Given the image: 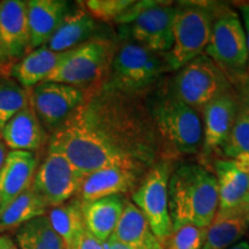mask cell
Returning a JSON list of instances; mask_svg holds the SVG:
<instances>
[{
    "label": "cell",
    "mask_w": 249,
    "mask_h": 249,
    "mask_svg": "<svg viewBox=\"0 0 249 249\" xmlns=\"http://www.w3.org/2000/svg\"><path fill=\"white\" fill-rule=\"evenodd\" d=\"M141 96L105 83L87 90L75 111L52 132L49 148L61 152L85 176L108 167L145 176L164 157Z\"/></svg>",
    "instance_id": "1"
},
{
    "label": "cell",
    "mask_w": 249,
    "mask_h": 249,
    "mask_svg": "<svg viewBox=\"0 0 249 249\" xmlns=\"http://www.w3.org/2000/svg\"><path fill=\"white\" fill-rule=\"evenodd\" d=\"M169 209L172 224H193L207 229L218 210L214 173L198 164H183L171 173Z\"/></svg>",
    "instance_id": "2"
},
{
    "label": "cell",
    "mask_w": 249,
    "mask_h": 249,
    "mask_svg": "<svg viewBox=\"0 0 249 249\" xmlns=\"http://www.w3.org/2000/svg\"><path fill=\"white\" fill-rule=\"evenodd\" d=\"M149 110L163 149L164 160L171 156L196 154L202 144L200 116L186 103L167 91L154 98Z\"/></svg>",
    "instance_id": "3"
},
{
    "label": "cell",
    "mask_w": 249,
    "mask_h": 249,
    "mask_svg": "<svg viewBox=\"0 0 249 249\" xmlns=\"http://www.w3.org/2000/svg\"><path fill=\"white\" fill-rule=\"evenodd\" d=\"M169 71L165 54L128 40L117 49L104 83L119 91L143 95Z\"/></svg>",
    "instance_id": "4"
},
{
    "label": "cell",
    "mask_w": 249,
    "mask_h": 249,
    "mask_svg": "<svg viewBox=\"0 0 249 249\" xmlns=\"http://www.w3.org/2000/svg\"><path fill=\"white\" fill-rule=\"evenodd\" d=\"M116 51L113 40L93 37L67 51L46 81L73 86L85 91L101 86L108 75Z\"/></svg>",
    "instance_id": "5"
},
{
    "label": "cell",
    "mask_w": 249,
    "mask_h": 249,
    "mask_svg": "<svg viewBox=\"0 0 249 249\" xmlns=\"http://www.w3.org/2000/svg\"><path fill=\"white\" fill-rule=\"evenodd\" d=\"M176 6L163 1H133L117 22L124 36L143 48L166 54L173 45Z\"/></svg>",
    "instance_id": "6"
},
{
    "label": "cell",
    "mask_w": 249,
    "mask_h": 249,
    "mask_svg": "<svg viewBox=\"0 0 249 249\" xmlns=\"http://www.w3.org/2000/svg\"><path fill=\"white\" fill-rule=\"evenodd\" d=\"M213 24V6L198 2H182L176 6L173 45L165 54L171 71H179L203 53L210 40Z\"/></svg>",
    "instance_id": "7"
},
{
    "label": "cell",
    "mask_w": 249,
    "mask_h": 249,
    "mask_svg": "<svg viewBox=\"0 0 249 249\" xmlns=\"http://www.w3.org/2000/svg\"><path fill=\"white\" fill-rule=\"evenodd\" d=\"M169 90L180 101L196 110L231 92L232 86L222 68L202 53L180 68Z\"/></svg>",
    "instance_id": "8"
},
{
    "label": "cell",
    "mask_w": 249,
    "mask_h": 249,
    "mask_svg": "<svg viewBox=\"0 0 249 249\" xmlns=\"http://www.w3.org/2000/svg\"><path fill=\"white\" fill-rule=\"evenodd\" d=\"M204 54L213 60L226 74L244 73L248 65L246 34L239 15L220 6L213 8V24Z\"/></svg>",
    "instance_id": "9"
},
{
    "label": "cell",
    "mask_w": 249,
    "mask_h": 249,
    "mask_svg": "<svg viewBox=\"0 0 249 249\" xmlns=\"http://www.w3.org/2000/svg\"><path fill=\"white\" fill-rule=\"evenodd\" d=\"M170 176L169 160H160L145 173L138 188L132 193L133 203L144 216L161 246L173 230L169 209Z\"/></svg>",
    "instance_id": "10"
},
{
    "label": "cell",
    "mask_w": 249,
    "mask_h": 249,
    "mask_svg": "<svg viewBox=\"0 0 249 249\" xmlns=\"http://www.w3.org/2000/svg\"><path fill=\"white\" fill-rule=\"evenodd\" d=\"M85 177L61 152L48 148V154L37 167L31 188L49 208H54L76 196Z\"/></svg>",
    "instance_id": "11"
},
{
    "label": "cell",
    "mask_w": 249,
    "mask_h": 249,
    "mask_svg": "<svg viewBox=\"0 0 249 249\" xmlns=\"http://www.w3.org/2000/svg\"><path fill=\"white\" fill-rule=\"evenodd\" d=\"M85 95V90L50 81L29 89L31 107L45 129L51 132L75 111Z\"/></svg>",
    "instance_id": "12"
},
{
    "label": "cell",
    "mask_w": 249,
    "mask_h": 249,
    "mask_svg": "<svg viewBox=\"0 0 249 249\" xmlns=\"http://www.w3.org/2000/svg\"><path fill=\"white\" fill-rule=\"evenodd\" d=\"M218 186V213H249V173L231 160L213 164Z\"/></svg>",
    "instance_id": "13"
},
{
    "label": "cell",
    "mask_w": 249,
    "mask_h": 249,
    "mask_svg": "<svg viewBox=\"0 0 249 249\" xmlns=\"http://www.w3.org/2000/svg\"><path fill=\"white\" fill-rule=\"evenodd\" d=\"M0 39L12 64L18 61L29 52L27 1H0Z\"/></svg>",
    "instance_id": "14"
},
{
    "label": "cell",
    "mask_w": 249,
    "mask_h": 249,
    "mask_svg": "<svg viewBox=\"0 0 249 249\" xmlns=\"http://www.w3.org/2000/svg\"><path fill=\"white\" fill-rule=\"evenodd\" d=\"M144 176L129 170L108 167L87 174L76 194L81 202H92L134 192Z\"/></svg>",
    "instance_id": "15"
},
{
    "label": "cell",
    "mask_w": 249,
    "mask_h": 249,
    "mask_svg": "<svg viewBox=\"0 0 249 249\" xmlns=\"http://www.w3.org/2000/svg\"><path fill=\"white\" fill-rule=\"evenodd\" d=\"M38 167L35 152L8 151L0 170V210L30 188Z\"/></svg>",
    "instance_id": "16"
},
{
    "label": "cell",
    "mask_w": 249,
    "mask_h": 249,
    "mask_svg": "<svg viewBox=\"0 0 249 249\" xmlns=\"http://www.w3.org/2000/svg\"><path fill=\"white\" fill-rule=\"evenodd\" d=\"M1 141L8 150L36 152L49 143L48 130L31 104L18 111L1 128Z\"/></svg>",
    "instance_id": "17"
},
{
    "label": "cell",
    "mask_w": 249,
    "mask_h": 249,
    "mask_svg": "<svg viewBox=\"0 0 249 249\" xmlns=\"http://www.w3.org/2000/svg\"><path fill=\"white\" fill-rule=\"evenodd\" d=\"M239 103L233 92H227L201 108L203 116V144L209 150L222 149L234 124Z\"/></svg>",
    "instance_id": "18"
},
{
    "label": "cell",
    "mask_w": 249,
    "mask_h": 249,
    "mask_svg": "<svg viewBox=\"0 0 249 249\" xmlns=\"http://www.w3.org/2000/svg\"><path fill=\"white\" fill-rule=\"evenodd\" d=\"M67 1L64 0H29L27 1L29 51L44 46L65 15L68 13Z\"/></svg>",
    "instance_id": "19"
},
{
    "label": "cell",
    "mask_w": 249,
    "mask_h": 249,
    "mask_svg": "<svg viewBox=\"0 0 249 249\" xmlns=\"http://www.w3.org/2000/svg\"><path fill=\"white\" fill-rule=\"evenodd\" d=\"M66 52H53L46 46L31 50L14 62L7 75L17 81L26 89H31L39 83L45 82L59 66Z\"/></svg>",
    "instance_id": "20"
},
{
    "label": "cell",
    "mask_w": 249,
    "mask_h": 249,
    "mask_svg": "<svg viewBox=\"0 0 249 249\" xmlns=\"http://www.w3.org/2000/svg\"><path fill=\"white\" fill-rule=\"evenodd\" d=\"M79 4V2H77ZM97 22L82 6L65 15L44 46L53 52H67L93 38Z\"/></svg>",
    "instance_id": "21"
},
{
    "label": "cell",
    "mask_w": 249,
    "mask_h": 249,
    "mask_svg": "<svg viewBox=\"0 0 249 249\" xmlns=\"http://www.w3.org/2000/svg\"><path fill=\"white\" fill-rule=\"evenodd\" d=\"M81 203L86 230L103 244L113 234L127 201L123 195H113Z\"/></svg>",
    "instance_id": "22"
},
{
    "label": "cell",
    "mask_w": 249,
    "mask_h": 249,
    "mask_svg": "<svg viewBox=\"0 0 249 249\" xmlns=\"http://www.w3.org/2000/svg\"><path fill=\"white\" fill-rule=\"evenodd\" d=\"M111 236L129 249H164L141 211L128 201Z\"/></svg>",
    "instance_id": "23"
},
{
    "label": "cell",
    "mask_w": 249,
    "mask_h": 249,
    "mask_svg": "<svg viewBox=\"0 0 249 249\" xmlns=\"http://www.w3.org/2000/svg\"><path fill=\"white\" fill-rule=\"evenodd\" d=\"M249 229V213H216L205 229L202 249H227L236 242Z\"/></svg>",
    "instance_id": "24"
},
{
    "label": "cell",
    "mask_w": 249,
    "mask_h": 249,
    "mask_svg": "<svg viewBox=\"0 0 249 249\" xmlns=\"http://www.w3.org/2000/svg\"><path fill=\"white\" fill-rule=\"evenodd\" d=\"M50 224L64 241L65 247L76 249L81 235L86 231L82 203L73 197L58 207L50 208L46 213Z\"/></svg>",
    "instance_id": "25"
},
{
    "label": "cell",
    "mask_w": 249,
    "mask_h": 249,
    "mask_svg": "<svg viewBox=\"0 0 249 249\" xmlns=\"http://www.w3.org/2000/svg\"><path fill=\"white\" fill-rule=\"evenodd\" d=\"M50 209L33 188H28L0 210V232L18 229L34 218L46 214Z\"/></svg>",
    "instance_id": "26"
},
{
    "label": "cell",
    "mask_w": 249,
    "mask_h": 249,
    "mask_svg": "<svg viewBox=\"0 0 249 249\" xmlns=\"http://www.w3.org/2000/svg\"><path fill=\"white\" fill-rule=\"evenodd\" d=\"M14 241L18 249H64L62 239L50 224L46 214L36 217L18 227Z\"/></svg>",
    "instance_id": "27"
},
{
    "label": "cell",
    "mask_w": 249,
    "mask_h": 249,
    "mask_svg": "<svg viewBox=\"0 0 249 249\" xmlns=\"http://www.w3.org/2000/svg\"><path fill=\"white\" fill-rule=\"evenodd\" d=\"M28 104H30L29 89L8 75L0 74V128Z\"/></svg>",
    "instance_id": "28"
},
{
    "label": "cell",
    "mask_w": 249,
    "mask_h": 249,
    "mask_svg": "<svg viewBox=\"0 0 249 249\" xmlns=\"http://www.w3.org/2000/svg\"><path fill=\"white\" fill-rule=\"evenodd\" d=\"M222 150L226 157L234 160L238 156L249 154V104L239 107L233 127Z\"/></svg>",
    "instance_id": "29"
},
{
    "label": "cell",
    "mask_w": 249,
    "mask_h": 249,
    "mask_svg": "<svg viewBox=\"0 0 249 249\" xmlns=\"http://www.w3.org/2000/svg\"><path fill=\"white\" fill-rule=\"evenodd\" d=\"M205 229L193 224L174 225L172 233L163 245L164 249H202Z\"/></svg>",
    "instance_id": "30"
},
{
    "label": "cell",
    "mask_w": 249,
    "mask_h": 249,
    "mask_svg": "<svg viewBox=\"0 0 249 249\" xmlns=\"http://www.w3.org/2000/svg\"><path fill=\"white\" fill-rule=\"evenodd\" d=\"M96 21L111 22L119 18L124 12L133 4L130 0H87L79 1Z\"/></svg>",
    "instance_id": "31"
},
{
    "label": "cell",
    "mask_w": 249,
    "mask_h": 249,
    "mask_svg": "<svg viewBox=\"0 0 249 249\" xmlns=\"http://www.w3.org/2000/svg\"><path fill=\"white\" fill-rule=\"evenodd\" d=\"M76 249H103V246L102 242H99L95 236H92L86 230L83 234L81 235Z\"/></svg>",
    "instance_id": "32"
},
{
    "label": "cell",
    "mask_w": 249,
    "mask_h": 249,
    "mask_svg": "<svg viewBox=\"0 0 249 249\" xmlns=\"http://www.w3.org/2000/svg\"><path fill=\"white\" fill-rule=\"evenodd\" d=\"M240 11L242 14V20H244V29L246 34V43H247V51H248V70H249V4H245L240 6Z\"/></svg>",
    "instance_id": "33"
},
{
    "label": "cell",
    "mask_w": 249,
    "mask_h": 249,
    "mask_svg": "<svg viewBox=\"0 0 249 249\" xmlns=\"http://www.w3.org/2000/svg\"><path fill=\"white\" fill-rule=\"evenodd\" d=\"M12 65L13 64H12L11 60H9L7 52H6L5 50V46L2 44L1 39H0V71H1L0 74H2V75H7V70H6V68H8L9 71V68H11Z\"/></svg>",
    "instance_id": "34"
},
{
    "label": "cell",
    "mask_w": 249,
    "mask_h": 249,
    "mask_svg": "<svg viewBox=\"0 0 249 249\" xmlns=\"http://www.w3.org/2000/svg\"><path fill=\"white\" fill-rule=\"evenodd\" d=\"M0 249H18V247L11 236L0 234Z\"/></svg>",
    "instance_id": "35"
},
{
    "label": "cell",
    "mask_w": 249,
    "mask_h": 249,
    "mask_svg": "<svg viewBox=\"0 0 249 249\" xmlns=\"http://www.w3.org/2000/svg\"><path fill=\"white\" fill-rule=\"evenodd\" d=\"M102 246L103 249H129L127 246L121 244V242L116 240L114 238H112V236H110L105 242H103Z\"/></svg>",
    "instance_id": "36"
},
{
    "label": "cell",
    "mask_w": 249,
    "mask_h": 249,
    "mask_svg": "<svg viewBox=\"0 0 249 249\" xmlns=\"http://www.w3.org/2000/svg\"><path fill=\"white\" fill-rule=\"evenodd\" d=\"M8 154V148L6 147V144L2 141H0V170H1L4 161L6 160V156Z\"/></svg>",
    "instance_id": "37"
},
{
    "label": "cell",
    "mask_w": 249,
    "mask_h": 249,
    "mask_svg": "<svg viewBox=\"0 0 249 249\" xmlns=\"http://www.w3.org/2000/svg\"><path fill=\"white\" fill-rule=\"evenodd\" d=\"M227 249H249V244L247 241H239Z\"/></svg>",
    "instance_id": "38"
},
{
    "label": "cell",
    "mask_w": 249,
    "mask_h": 249,
    "mask_svg": "<svg viewBox=\"0 0 249 249\" xmlns=\"http://www.w3.org/2000/svg\"><path fill=\"white\" fill-rule=\"evenodd\" d=\"M1 139H2V136H1V128H0V141H1Z\"/></svg>",
    "instance_id": "39"
},
{
    "label": "cell",
    "mask_w": 249,
    "mask_h": 249,
    "mask_svg": "<svg viewBox=\"0 0 249 249\" xmlns=\"http://www.w3.org/2000/svg\"><path fill=\"white\" fill-rule=\"evenodd\" d=\"M64 249H70V248H67V247H65V248H64Z\"/></svg>",
    "instance_id": "40"
},
{
    "label": "cell",
    "mask_w": 249,
    "mask_h": 249,
    "mask_svg": "<svg viewBox=\"0 0 249 249\" xmlns=\"http://www.w3.org/2000/svg\"><path fill=\"white\" fill-rule=\"evenodd\" d=\"M248 104H249V103H248Z\"/></svg>",
    "instance_id": "41"
},
{
    "label": "cell",
    "mask_w": 249,
    "mask_h": 249,
    "mask_svg": "<svg viewBox=\"0 0 249 249\" xmlns=\"http://www.w3.org/2000/svg\"><path fill=\"white\" fill-rule=\"evenodd\" d=\"M0 233H1V232H0Z\"/></svg>",
    "instance_id": "42"
}]
</instances>
